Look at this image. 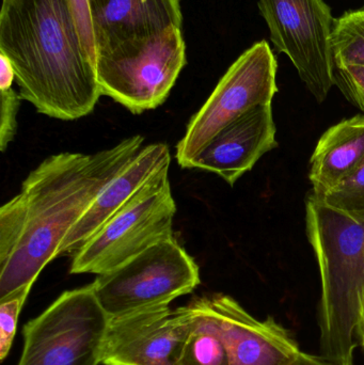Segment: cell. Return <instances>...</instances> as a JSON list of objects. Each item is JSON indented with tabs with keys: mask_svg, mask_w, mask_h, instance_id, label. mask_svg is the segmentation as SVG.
<instances>
[{
	"mask_svg": "<svg viewBox=\"0 0 364 365\" xmlns=\"http://www.w3.org/2000/svg\"><path fill=\"white\" fill-rule=\"evenodd\" d=\"M0 150L4 152L16 135L17 113L21 98L13 88H10L0 91Z\"/></svg>",
	"mask_w": 364,
	"mask_h": 365,
	"instance_id": "44dd1931",
	"label": "cell"
},
{
	"mask_svg": "<svg viewBox=\"0 0 364 365\" xmlns=\"http://www.w3.org/2000/svg\"><path fill=\"white\" fill-rule=\"evenodd\" d=\"M335 86L364 115V68L353 64L333 66Z\"/></svg>",
	"mask_w": 364,
	"mask_h": 365,
	"instance_id": "ffe728a7",
	"label": "cell"
},
{
	"mask_svg": "<svg viewBox=\"0 0 364 365\" xmlns=\"http://www.w3.org/2000/svg\"><path fill=\"white\" fill-rule=\"evenodd\" d=\"M175 212L177 204L167 178L90 238L73 257L71 274H105L175 237Z\"/></svg>",
	"mask_w": 364,
	"mask_h": 365,
	"instance_id": "ba28073f",
	"label": "cell"
},
{
	"mask_svg": "<svg viewBox=\"0 0 364 365\" xmlns=\"http://www.w3.org/2000/svg\"><path fill=\"white\" fill-rule=\"evenodd\" d=\"M201 283L198 264L175 237L150 247L134 259L98 274L94 293L110 319L166 307Z\"/></svg>",
	"mask_w": 364,
	"mask_h": 365,
	"instance_id": "5b68a950",
	"label": "cell"
},
{
	"mask_svg": "<svg viewBox=\"0 0 364 365\" xmlns=\"http://www.w3.org/2000/svg\"><path fill=\"white\" fill-rule=\"evenodd\" d=\"M2 1H4V0H2Z\"/></svg>",
	"mask_w": 364,
	"mask_h": 365,
	"instance_id": "484cf974",
	"label": "cell"
},
{
	"mask_svg": "<svg viewBox=\"0 0 364 365\" xmlns=\"http://www.w3.org/2000/svg\"><path fill=\"white\" fill-rule=\"evenodd\" d=\"M271 104L260 105L224 126L194 156L188 169L215 173L233 186L278 147Z\"/></svg>",
	"mask_w": 364,
	"mask_h": 365,
	"instance_id": "4fadbf2b",
	"label": "cell"
},
{
	"mask_svg": "<svg viewBox=\"0 0 364 365\" xmlns=\"http://www.w3.org/2000/svg\"><path fill=\"white\" fill-rule=\"evenodd\" d=\"M145 137L93 154L49 156L0 208V299L34 284L105 187L143 149Z\"/></svg>",
	"mask_w": 364,
	"mask_h": 365,
	"instance_id": "6da1fadb",
	"label": "cell"
},
{
	"mask_svg": "<svg viewBox=\"0 0 364 365\" xmlns=\"http://www.w3.org/2000/svg\"><path fill=\"white\" fill-rule=\"evenodd\" d=\"M15 81V72L10 60L0 53V91L12 88Z\"/></svg>",
	"mask_w": 364,
	"mask_h": 365,
	"instance_id": "603a6c76",
	"label": "cell"
},
{
	"mask_svg": "<svg viewBox=\"0 0 364 365\" xmlns=\"http://www.w3.org/2000/svg\"><path fill=\"white\" fill-rule=\"evenodd\" d=\"M96 51L183 25L180 0H90Z\"/></svg>",
	"mask_w": 364,
	"mask_h": 365,
	"instance_id": "5bb4252c",
	"label": "cell"
},
{
	"mask_svg": "<svg viewBox=\"0 0 364 365\" xmlns=\"http://www.w3.org/2000/svg\"><path fill=\"white\" fill-rule=\"evenodd\" d=\"M186 63L183 30L177 26L96 51L102 96L134 115L164 104Z\"/></svg>",
	"mask_w": 364,
	"mask_h": 365,
	"instance_id": "277c9868",
	"label": "cell"
},
{
	"mask_svg": "<svg viewBox=\"0 0 364 365\" xmlns=\"http://www.w3.org/2000/svg\"><path fill=\"white\" fill-rule=\"evenodd\" d=\"M32 285L28 284L0 299V360L4 361L10 353L16 334L17 322L27 300Z\"/></svg>",
	"mask_w": 364,
	"mask_h": 365,
	"instance_id": "d6986e66",
	"label": "cell"
},
{
	"mask_svg": "<svg viewBox=\"0 0 364 365\" xmlns=\"http://www.w3.org/2000/svg\"><path fill=\"white\" fill-rule=\"evenodd\" d=\"M280 53L290 58L318 103L335 86L331 36L336 19L324 0H259Z\"/></svg>",
	"mask_w": 364,
	"mask_h": 365,
	"instance_id": "9c48e42d",
	"label": "cell"
},
{
	"mask_svg": "<svg viewBox=\"0 0 364 365\" xmlns=\"http://www.w3.org/2000/svg\"><path fill=\"white\" fill-rule=\"evenodd\" d=\"M357 342L364 349V296L361 304L360 313H359L358 324L356 329Z\"/></svg>",
	"mask_w": 364,
	"mask_h": 365,
	"instance_id": "d4e9b609",
	"label": "cell"
},
{
	"mask_svg": "<svg viewBox=\"0 0 364 365\" xmlns=\"http://www.w3.org/2000/svg\"><path fill=\"white\" fill-rule=\"evenodd\" d=\"M192 324L177 365H230L228 346L209 295L188 302Z\"/></svg>",
	"mask_w": 364,
	"mask_h": 365,
	"instance_id": "2e32d148",
	"label": "cell"
},
{
	"mask_svg": "<svg viewBox=\"0 0 364 365\" xmlns=\"http://www.w3.org/2000/svg\"><path fill=\"white\" fill-rule=\"evenodd\" d=\"M320 199L348 214L364 212V160L350 177Z\"/></svg>",
	"mask_w": 364,
	"mask_h": 365,
	"instance_id": "ac0fdd59",
	"label": "cell"
},
{
	"mask_svg": "<svg viewBox=\"0 0 364 365\" xmlns=\"http://www.w3.org/2000/svg\"><path fill=\"white\" fill-rule=\"evenodd\" d=\"M230 356V365H293L301 355L293 334L274 317L259 321L234 298L209 294Z\"/></svg>",
	"mask_w": 364,
	"mask_h": 365,
	"instance_id": "7c38bea8",
	"label": "cell"
},
{
	"mask_svg": "<svg viewBox=\"0 0 364 365\" xmlns=\"http://www.w3.org/2000/svg\"><path fill=\"white\" fill-rule=\"evenodd\" d=\"M109 321L92 284L64 292L24 326L17 365L100 364Z\"/></svg>",
	"mask_w": 364,
	"mask_h": 365,
	"instance_id": "8992f818",
	"label": "cell"
},
{
	"mask_svg": "<svg viewBox=\"0 0 364 365\" xmlns=\"http://www.w3.org/2000/svg\"><path fill=\"white\" fill-rule=\"evenodd\" d=\"M293 365H355L354 364H336V362L331 361V360L325 359L324 357L320 356V357H316V356L309 355V354L303 353L301 351L299 357L297 358L296 361Z\"/></svg>",
	"mask_w": 364,
	"mask_h": 365,
	"instance_id": "cb8c5ba5",
	"label": "cell"
},
{
	"mask_svg": "<svg viewBox=\"0 0 364 365\" xmlns=\"http://www.w3.org/2000/svg\"><path fill=\"white\" fill-rule=\"evenodd\" d=\"M277 68L266 41L256 43L239 56L190 119L177 143L175 158L182 168L188 169L194 156L224 126L254 107L271 104L278 92Z\"/></svg>",
	"mask_w": 364,
	"mask_h": 365,
	"instance_id": "52a82bcc",
	"label": "cell"
},
{
	"mask_svg": "<svg viewBox=\"0 0 364 365\" xmlns=\"http://www.w3.org/2000/svg\"><path fill=\"white\" fill-rule=\"evenodd\" d=\"M306 229L322 279L321 356L354 364L364 296V212H342L311 193L306 201Z\"/></svg>",
	"mask_w": 364,
	"mask_h": 365,
	"instance_id": "3957f363",
	"label": "cell"
},
{
	"mask_svg": "<svg viewBox=\"0 0 364 365\" xmlns=\"http://www.w3.org/2000/svg\"><path fill=\"white\" fill-rule=\"evenodd\" d=\"M0 53L12 64L21 100L38 113L73 121L102 96L68 0H4Z\"/></svg>",
	"mask_w": 364,
	"mask_h": 365,
	"instance_id": "7a4b0ae2",
	"label": "cell"
},
{
	"mask_svg": "<svg viewBox=\"0 0 364 365\" xmlns=\"http://www.w3.org/2000/svg\"><path fill=\"white\" fill-rule=\"evenodd\" d=\"M77 29L85 51L94 63L96 61V47L94 42L93 26H92L90 0H68Z\"/></svg>",
	"mask_w": 364,
	"mask_h": 365,
	"instance_id": "7402d4cb",
	"label": "cell"
},
{
	"mask_svg": "<svg viewBox=\"0 0 364 365\" xmlns=\"http://www.w3.org/2000/svg\"><path fill=\"white\" fill-rule=\"evenodd\" d=\"M188 304L145 309L113 317L103 346L105 365H177L189 331Z\"/></svg>",
	"mask_w": 364,
	"mask_h": 365,
	"instance_id": "30bf717a",
	"label": "cell"
},
{
	"mask_svg": "<svg viewBox=\"0 0 364 365\" xmlns=\"http://www.w3.org/2000/svg\"><path fill=\"white\" fill-rule=\"evenodd\" d=\"M171 155L166 143L143 147L130 166L109 182L62 242L59 255L75 253L113 217L169 178Z\"/></svg>",
	"mask_w": 364,
	"mask_h": 365,
	"instance_id": "8fae6325",
	"label": "cell"
},
{
	"mask_svg": "<svg viewBox=\"0 0 364 365\" xmlns=\"http://www.w3.org/2000/svg\"><path fill=\"white\" fill-rule=\"evenodd\" d=\"M364 160V115L343 120L321 137L310 162L312 193L322 197Z\"/></svg>",
	"mask_w": 364,
	"mask_h": 365,
	"instance_id": "9a60e30c",
	"label": "cell"
},
{
	"mask_svg": "<svg viewBox=\"0 0 364 365\" xmlns=\"http://www.w3.org/2000/svg\"><path fill=\"white\" fill-rule=\"evenodd\" d=\"M331 47L333 66L353 64L364 68V9L336 19Z\"/></svg>",
	"mask_w": 364,
	"mask_h": 365,
	"instance_id": "e0dca14e",
	"label": "cell"
}]
</instances>
